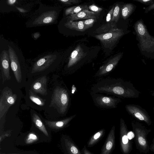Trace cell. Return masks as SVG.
<instances>
[{"label": "cell", "instance_id": "cell-1", "mask_svg": "<svg viewBox=\"0 0 154 154\" xmlns=\"http://www.w3.org/2000/svg\"><path fill=\"white\" fill-rule=\"evenodd\" d=\"M91 90L92 93H104L124 98H137L141 93L131 82L120 78L100 80L93 86Z\"/></svg>", "mask_w": 154, "mask_h": 154}, {"label": "cell", "instance_id": "cell-2", "mask_svg": "<svg viewBox=\"0 0 154 154\" xmlns=\"http://www.w3.org/2000/svg\"><path fill=\"white\" fill-rule=\"evenodd\" d=\"M60 11V9L57 7L40 5L26 22V27H32L56 24Z\"/></svg>", "mask_w": 154, "mask_h": 154}, {"label": "cell", "instance_id": "cell-3", "mask_svg": "<svg viewBox=\"0 0 154 154\" xmlns=\"http://www.w3.org/2000/svg\"><path fill=\"white\" fill-rule=\"evenodd\" d=\"M134 27L141 53L148 58L154 59V37L150 35L142 19L137 21Z\"/></svg>", "mask_w": 154, "mask_h": 154}, {"label": "cell", "instance_id": "cell-4", "mask_svg": "<svg viewBox=\"0 0 154 154\" xmlns=\"http://www.w3.org/2000/svg\"><path fill=\"white\" fill-rule=\"evenodd\" d=\"M6 45L9 53L11 69L18 83L22 79L21 69L25 66V60L22 52L14 43L6 40Z\"/></svg>", "mask_w": 154, "mask_h": 154}, {"label": "cell", "instance_id": "cell-5", "mask_svg": "<svg viewBox=\"0 0 154 154\" xmlns=\"http://www.w3.org/2000/svg\"><path fill=\"white\" fill-rule=\"evenodd\" d=\"M51 106L57 109L61 114H65L70 104V96L68 90L63 88L57 87L54 90L51 102Z\"/></svg>", "mask_w": 154, "mask_h": 154}, {"label": "cell", "instance_id": "cell-6", "mask_svg": "<svg viewBox=\"0 0 154 154\" xmlns=\"http://www.w3.org/2000/svg\"><path fill=\"white\" fill-rule=\"evenodd\" d=\"M60 55L57 52L42 55L34 63L32 69V73L43 71L56 65L60 61Z\"/></svg>", "mask_w": 154, "mask_h": 154}, {"label": "cell", "instance_id": "cell-7", "mask_svg": "<svg viewBox=\"0 0 154 154\" xmlns=\"http://www.w3.org/2000/svg\"><path fill=\"white\" fill-rule=\"evenodd\" d=\"M92 100L97 106L103 108H115L122 101L119 98L108 96L98 93L91 94Z\"/></svg>", "mask_w": 154, "mask_h": 154}, {"label": "cell", "instance_id": "cell-8", "mask_svg": "<svg viewBox=\"0 0 154 154\" xmlns=\"http://www.w3.org/2000/svg\"><path fill=\"white\" fill-rule=\"evenodd\" d=\"M124 34L122 29H118L110 32L95 35L94 37L100 41L105 48L111 49Z\"/></svg>", "mask_w": 154, "mask_h": 154}, {"label": "cell", "instance_id": "cell-9", "mask_svg": "<svg viewBox=\"0 0 154 154\" xmlns=\"http://www.w3.org/2000/svg\"><path fill=\"white\" fill-rule=\"evenodd\" d=\"M125 108L127 112L135 118L145 122L148 125L151 123L149 115L145 109L140 106L134 104H127Z\"/></svg>", "mask_w": 154, "mask_h": 154}, {"label": "cell", "instance_id": "cell-10", "mask_svg": "<svg viewBox=\"0 0 154 154\" xmlns=\"http://www.w3.org/2000/svg\"><path fill=\"white\" fill-rule=\"evenodd\" d=\"M122 54L121 53L110 59L100 67L95 76L101 77L109 74L116 66L122 57Z\"/></svg>", "mask_w": 154, "mask_h": 154}, {"label": "cell", "instance_id": "cell-11", "mask_svg": "<svg viewBox=\"0 0 154 154\" xmlns=\"http://www.w3.org/2000/svg\"><path fill=\"white\" fill-rule=\"evenodd\" d=\"M17 98V95L13 94L11 90H7L3 93L0 100V119L8 108L14 104Z\"/></svg>", "mask_w": 154, "mask_h": 154}, {"label": "cell", "instance_id": "cell-12", "mask_svg": "<svg viewBox=\"0 0 154 154\" xmlns=\"http://www.w3.org/2000/svg\"><path fill=\"white\" fill-rule=\"evenodd\" d=\"M86 54L80 45L77 46L70 54L67 65V68L69 69L75 66L86 56Z\"/></svg>", "mask_w": 154, "mask_h": 154}, {"label": "cell", "instance_id": "cell-13", "mask_svg": "<svg viewBox=\"0 0 154 154\" xmlns=\"http://www.w3.org/2000/svg\"><path fill=\"white\" fill-rule=\"evenodd\" d=\"M47 78L45 76L37 79L31 85V91L42 95L47 94Z\"/></svg>", "mask_w": 154, "mask_h": 154}, {"label": "cell", "instance_id": "cell-14", "mask_svg": "<svg viewBox=\"0 0 154 154\" xmlns=\"http://www.w3.org/2000/svg\"><path fill=\"white\" fill-rule=\"evenodd\" d=\"M97 14V13L88 10L82 11L75 14L68 16L66 17V19L67 20L72 21L84 19H96Z\"/></svg>", "mask_w": 154, "mask_h": 154}, {"label": "cell", "instance_id": "cell-15", "mask_svg": "<svg viewBox=\"0 0 154 154\" xmlns=\"http://www.w3.org/2000/svg\"><path fill=\"white\" fill-rule=\"evenodd\" d=\"M76 115V114H75L60 121H51L45 120V122L51 129L54 130H59L65 127Z\"/></svg>", "mask_w": 154, "mask_h": 154}, {"label": "cell", "instance_id": "cell-16", "mask_svg": "<svg viewBox=\"0 0 154 154\" xmlns=\"http://www.w3.org/2000/svg\"><path fill=\"white\" fill-rule=\"evenodd\" d=\"M64 26L70 29L80 32H84L88 29L84 24V20L74 21L67 20L64 23Z\"/></svg>", "mask_w": 154, "mask_h": 154}, {"label": "cell", "instance_id": "cell-17", "mask_svg": "<svg viewBox=\"0 0 154 154\" xmlns=\"http://www.w3.org/2000/svg\"><path fill=\"white\" fill-rule=\"evenodd\" d=\"M116 23L111 21L103 24L97 28L95 32L98 35H100L111 32L118 29Z\"/></svg>", "mask_w": 154, "mask_h": 154}, {"label": "cell", "instance_id": "cell-18", "mask_svg": "<svg viewBox=\"0 0 154 154\" xmlns=\"http://www.w3.org/2000/svg\"><path fill=\"white\" fill-rule=\"evenodd\" d=\"M18 3V1L16 0H8L2 1L0 3L1 11L7 12L11 11H16L17 10L16 4Z\"/></svg>", "mask_w": 154, "mask_h": 154}, {"label": "cell", "instance_id": "cell-19", "mask_svg": "<svg viewBox=\"0 0 154 154\" xmlns=\"http://www.w3.org/2000/svg\"><path fill=\"white\" fill-rule=\"evenodd\" d=\"M32 122L36 127L42 132L45 136L49 137L48 134L43 123L38 116L35 113L32 115Z\"/></svg>", "mask_w": 154, "mask_h": 154}, {"label": "cell", "instance_id": "cell-20", "mask_svg": "<svg viewBox=\"0 0 154 154\" xmlns=\"http://www.w3.org/2000/svg\"><path fill=\"white\" fill-rule=\"evenodd\" d=\"M136 6L131 3L125 4L121 8V14L122 18L125 20L128 18L135 10Z\"/></svg>", "mask_w": 154, "mask_h": 154}, {"label": "cell", "instance_id": "cell-21", "mask_svg": "<svg viewBox=\"0 0 154 154\" xmlns=\"http://www.w3.org/2000/svg\"><path fill=\"white\" fill-rule=\"evenodd\" d=\"M88 7L87 5H80L74 6L66 9L65 11L66 15H72L84 10H88Z\"/></svg>", "mask_w": 154, "mask_h": 154}, {"label": "cell", "instance_id": "cell-22", "mask_svg": "<svg viewBox=\"0 0 154 154\" xmlns=\"http://www.w3.org/2000/svg\"><path fill=\"white\" fill-rule=\"evenodd\" d=\"M29 94L30 99L34 103L40 106H43L45 105V100L33 93L32 91L29 90Z\"/></svg>", "mask_w": 154, "mask_h": 154}, {"label": "cell", "instance_id": "cell-23", "mask_svg": "<svg viewBox=\"0 0 154 154\" xmlns=\"http://www.w3.org/2000/svg\"><path fill=\"white\" fill-rule=\"evenodd\" d=\"M38 140V137L34 133H29L25 138V142L26 144H32Z\"/></svg>", "mask_w": 154, "mask_h": 154}, {"label": "cell", "instance_id": "cell-24", "mask_svg": "<svg viewBox=\"0 0 154 154\" xmlns=\"http://www.w3.org/2000/svg\"><path fill=\"white\" fill-rule=\"evenodd\" d=\"M120 12V8L118 4L116 5L113 11L112 21L117 23L119 20Z\"/></svg>", "mask_w": 154, "mask_h": 154}, {"label": "cell", "instance_id": "cell-25", "mask_svg": "<svg viewBox=\"0 0 154 154\" xmlns=\"http://www.w3.org/2000/svg\"><path fill=\"white\" fill-rule=\"evenodd\" d=\"M96 20V19H90L84 20V23L85 26L88 29L93 26Z\"/></svg>", "mask_w": 154, "mask_h": 154}, {"label": "cell", "instance_id": "cell-26", "mask_svg": "<svg viewBox=\"0 0 154 154\" xmlns=\"http://www.w3.org/2000/svg\"><path fill=\"white\" fill-rule=\"evenodd\" d=\"M59 1L61 2L66 5H72L79 3L81 2L79 0H59Z\"/></svg>", "mask_w": 154, "mask_h": 154}, {"label": "cell", "instance_id": "cell-27", "mask_svg": "<svg viewBox=\"0 0 154 154\" xmlns=\"http://www.w3.org/2000/svg\"><path fill=\"white\" fill-rule=\"evenodd\" d=\"M88 9L94 12L97 13L100 12L102 10V8L99 7L94 5H92L88 7Z\"/></svg>", "mask_w": 154, "mask_h": 154}, {"label": "cell", "instance_id": "cell-28", "mask_svg": "<svg viewBox=\"0 0 154 154\" xmlns=\"http://www.w3.org/2000/svg\"><path fill=\"white\" fill-rule=\"evenodd\" d=\"M115 8L113 6L107 14L106 16V21L107 23L111 22L112 17L113 11Z\"/></svg>", "mask_w": 154, "mask_h": 154}, {"label": "cell", "instance_id": "cell-29", "mask_svg": "<svg viewBox=\"0 0 154 154\" xmlns=\"http://www.w3.org/2000/svg\"><path fill=\"white\" fill-rule=\"evenodd\" d=\"M134 1L140 2L143 5L149 6L154 3V0H134Z\"/></svg>", "mask_w": 154, "mask_h": 154}, {"label": "cell", "instance_id": "cell-30", "mask_svg": "<svg viewBox=\"0 0 154 154\" xmlns=\"http://www.w3.org/2000/svg\"><path fill=\"white\" fill-rule=\"evenodd\" d=\"M11 131H8L1 135L0 137V143L5 138L10 136L11 135Z\"/></svg>", "mask_w": 154, "mask_h": 154}, {"label": "cell", "instance_id": "cell-31", "mask_svg": "<svg viewBox=\"0 0 154 154\" xmlns=\"http://www.w3.org/2000/svg\"><path fill=\"white\" fill-rule=\"evenodd\" d=\"M138 141L139 143L141 146H145L146 144L145 140L142 137H139L138 138Z\"/></svg>", "mask_w": 154, "mask_h": 154}, {"label": "cell", "instance_id": "cell-32", "mask_svg": "<svg viewBox=\"0 0 154 154\" xmlns=\"http://www.w3.org/2000/svg\"><path fill=\"white\" fill-rule=\"evenodd\" d=\"M154 9V3L147 7L145 9L144 13H147L148 12Z\"/></svg>", "mask_w": 154, "mask_h": 154}, {"label": "cell", "instance_id": "cell-33", "mask_svg": "<svg viewBox=\"0 0 154 154\" xmlns=\"http://www.w3.org/2000/svg\"><path fill=\"white\" fill-rule=\"evenodd\" d=\"M112 143L111 141H109L106 143V148L107 150H109L112 148Z\"/></svg>", "mask_w": 154, "mask_h": 154}, {"label": "cell", "instance_id": "cell-34", "mask_svg": "<svg viewBox=\"0 0 154 154\" xmlns=\"http://www.w3.org/2000/svg\"><path fill=\"white\" fill-rule=\"evenodd\" d=\"M128 138L127 135L123 136L122 138V141L123 144H126L128 142Z\"/></svg>", "mask_w": 154, "mask_h": 154}, {"label": "cell", "instance_id": "cell-35", "mask_svg": "<svg viewBox=\"0 0 154 154\" xmlns=\"http://www.w3.org/2000/svg\"><path fill=\"white\" fill-rule=\"evenodd\" d=\"M127 136L128 139L129 140L132 139L134 137V134L132 131H130L128 132Z\"/></svg>", "mask_w": 154, "mask_h": 154}, {"label": "cell", "instance_id": "cell-36", "mask_svg": "<svg viewBox=\"0 0 154 154\" xmlns=\"http://www.w3.org/2000/svg\"><path fill=\"white\" fill-rule=\"evenodd\" d=\"M101 135V132H100L96 133L94 136V140H96L99 138Z\"/></svg>", "mask_w": 154, "mask_h": 154}, {"label": "cell", "instance_id": "cell-37", "mask_svg": "<svg viewBox=\"0 0 154 154\" xmlns=\"http://www.w3.org/2000/svg\"><path fill=\"white\" fill-rule=\"evenodd\" d=\"M76 91V88L75 85H73L72 87L71 93L72 94H74Z\"/></svg>", "mask_w": 154, "mask_h": 154}, {"label": "cell", "instance_id": "cell-38", "mask_svg": "<svg viewBox=\"0 0 154 154\" xmlns=\"http://www.w3.org/2000/svg\"><path fill=\"white\" fill-rule=\"evenodd\" d=\"M151 95L152 96L154 97V91L152 92Z\"/></svg>", "mask_w": 154, "mask_h": 154}, {"label": "cell", "instance_id": "cell-39", "mask_svg": "<svg viewBox=\"0 0 154 154\" xmlns=\"http://www.w3.org/2000/svg\"><path fill=\"white\" fill-rule=\"evenodd\" d=\"M153 112H154V107H153Z\"/></svg>", "mask_w": 154, "mask_h": 154}, {"label": "cell", "instance_id": "cell-40", "mask_svg": "<svg viewBox=\"0 0 154 154\" xmlns=\"http://www.w3.org/2000/svg\"></svg>", "mask_w": 154, "mask_h": 154}, {"label": "cell", "instance_id": "cell-41", "mask_svg": "<svg viewBox=\"0 0 154 154\" xmlns=\"http://www.w3.org/2000/svg\"><path fill=\"white\" fill-rule=\"evenodd\" d=\"M153 15L154 16V13H153Z\"/></svg>", "mask_w": 154, "mask_h": 154}]
</instances>
